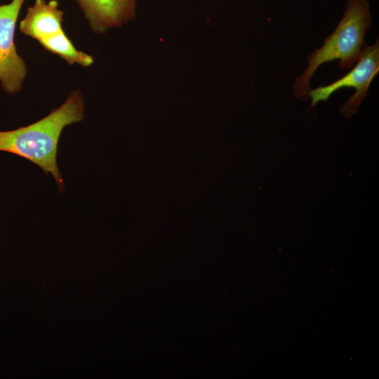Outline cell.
<instances>
[{"label": "cell", "instance_id": "1", "mask_svg": "<svg viewBox=\"0 0 379 379\" xmlns=\"http://www.w3.org/2000/svg\"><path fill=\"white\" fill-rule=\"evenodd\" d=\"M84 100L79 91L69 93L66 101L48 115L27 126L0 131V151L24 157L51 173L60 190L63 182L56 163L57 147L62 129L81 121Z\"/></svg>", "mask_w": 379, "mask_h": 379}, {"label": "cell", "instance_id": "2", "mask_svg": "<svg viewBox=\"0 0 379 379\" xmlns=\"http://www.w3.org/2000/svg\"><path fill=\"white\" fill-rule=\"evenodd\" d=\"M371 27L369 2L347 0L343 16L334 32L326 37L321 48L314 49L308 55L307 69L293 84L294 97L304 99L308 96L310 79L323 63L339 60L341 69L352 67L361 55L365 34Z\"/></svg>", "mask_w": 379, "mask_h": 379}, {"label": "cell", "instance_id": "3", "mask_svg": "<svg viewBox=\"0 0 379 379\" xmlns=\"http://www.w3.org/2000/svg\"><path fill=\"white\" fill-rule=\"evenodd\" d=\"M379 72L378 39L371 46L365 45L355 67L347 74L332 84L310 89L308 96L312 99V107L319 101H327L329 97L342 88H354L355 93L340 107V112L349 118L355 114L359 105L368 95L370 84Z\"/></svg>", "mask_w": 379, "mask_h": 379}, {"label": "cell", "instance_id": "4", "mask_svg": "<svg viewBox=\"0 0 379 379\" xmlns=\"http://www.w3.org/2000/svg\"><path fill=\"white\" fill-rule=\"evenodd\" d=\"M25 0H12L0 5V82L8 94L18 93L27 73L24 60L18 55L15 44L18 17Z\"/></svg>", "mask_w": 379, "mask_h": 379}, {"label": "cell", "instance_id": "5", "mask_svg": "<svg viewBox=\"0 0 379 379\" xmlns=\"http://www.w3.org/2000/svg\"><path fill=\"white\" fill-rule=\"evenodd\" d=\"M94 32L121 27L135 15L136 0H74Z\"/></svg>", "mask_w": 379, "mask_h": 379}, {"label": "cell", "instance_id": "6", "mask_svg": "<svg viewBox=\"0 0 379 379\" xmlns=\"http://www.w3.org/2000/svg\"><path fill=\"white\" fill-rule=\"evenodd\" d=\"M63 11L56 0H35L20 22V30L38 41L63 31Z\"/></svg>", "mask_w": 379, "mask_h": 379}, {"label": "cell", "instance_id": "7", "mask_svg": "<svg viewBox=\"0 0 379 379\" xmlns=\"http://www.w3.org/2000/svg\"><path fill=\"white\" fill-rule=\"evenodd\" d=\"M39 43L48 51L56 54L69 65L77 64L88 67L93 63V58L78 51L64 30L51 37L41 39Z\"/></svg>", "mask_w": 379, "mask_h": 379}]
</instances>
